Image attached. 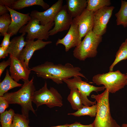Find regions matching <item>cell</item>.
<instances>
[{"label": "cell", "instance_id": "20", "mask_svg": "<svg viewBox=\"0 0 127 127\" xmlns=\"http://www.w3.org/2000/svg\"><path fill=\"white\" fill-rule=\"evenodd\" d=\"M35 5L41 6L47 10L49 6L43 0H17L15 2L11 8L14 10H20L24 8Z\"/></svg>", "mask_w": 127, "mask_h": 127}, {"label": "cell", "instance_id": "5", "mask_svg": "<svg viewBox=\"0 0 127 127\" xmlns=\"http://www.w3.org/2000/svg\"><path fill=\"white\" fill-rule=\"evenodd\" d=\"M92 80L97 85H103L106 89L111 93H115L127 85L126 74L118 70L95 75L93 77Z\"/></svg>", "mask_w": 127, "mask_h": 127}, {"label": "cell", "instance_id": "1", "mask_svg": "<svg viewBox=\"0 0 127 127\" xmlns=\"http://www.w3.org/2000/svg\"><path fill=\"white\" fill-rule=\"evenodd\" d=\"M37 76L44 79H50L57 84L63 83L64 79L79 76L86 79L85 76L80 72L81 68L74 67L70 63L64 65L55 64L50 62L46 61L40 65L30 68Z\"/></svg>", "mask_w": 127, "mask_h": 127}, {"label": "cell", "instance_id": "4", "mask_svg": "<svg viewBox=\"0 0 127 127\" xmlns=\"http://www.w3.org/2000/svg\"><path fill=\"white\" fill-rule=\"evenodd\" d=\"M102 40V36L96 35L92 30L89 32L74 49L73 56L81 61L95 57L97 54L98 47Z\"/></svg>", "mask_w": 127, "mask_h": 127}, {"label": "cell", "instance_id": "23", "mask_svg": "<svg viewBox=\"0 0 127 127\" xmlns=\"http://www.w3.org/2000/svg\"><path fill=\"white\" fill-rule=\"evenodd\" d=\"M97 110V105L96 104L91 106L84 105L81 108L78 110L76 112L68 113L67 114L77 117L88 115L91 117H94L96 116Z\"/></svg>", "mask_w": 127, "mask_h": 127}, {"label": "cell", "instance_id": "28", "mask_svg": "<svg viewBox=\"0 0 127 127\" xmlns=\"http://www.w3.org/2000/svg\"><path fill=\"white\" fill-rule=\"evenodd\" d=\"M29 119L23 115L15 114L12 127H29Z\"/></svg>", "mask_w": 127, "mask_h": 127}, {"label": "cell", "instance_id": "13", "mask_svg": "<svg viewBox=\"0 0 127 127\" xmlns=\"http://www.w3.org/2000/svg\"><path fill=\"white\" fill-rule=\"evenodd\" d=\"M73 20V18L67 12L66 5H64L54 19V26L49 32V36H52L58 32L68 30L69 29Z\"/></svg>", "mask_w": 127, "mask_h": 127}, {"label": "cell", "instance_id": "9", "mask_svg": "<svg viewBox=\"0 0 127 127\" xmlns=\"http://www.w3.org/2000/svg\"><path fill=\"white\" fill-rule=\"evenodd\" d=\"M115 8L113 6H105L94 12L93 31L102 36L106 32L107 24Z\"/></svg>", "mask_w": 127, "mask_h": 127}, {"label": "cell", "instance_id": "12", "mask_svg": "<svg viewBox=\"0 0 127 127\" xmlns=\"http://www.w3.org/2000/svg\"><path fill=\"white\" fill-rule=\"evenodd\" d=\"M27 43L21 52L18 59L24 62L27 68L29 69V60L34 52L36 51L42 49L46 45L52 42L49 41H44L43 40H26Z\"/></svg>", "mask_w": 127, "mask_h": 127}, {"label": "cell", "instance_id": "37", "mask_svg": "<svg viewBox=\"0 0 127 127\" xmlns=\"http://www.w3.org/2000/svg\"><path fill=\"white\" fill-rule=\"evenodd\" d=\"M121 127H127V124H123L122 125Z\"/></svg>", "mask_w": 127, "mask_h": 127}, {"label": "cell", "instance_id": "38", "mask_svg": "<svg viewBox=\"0 0 127 127\" xmlns=\"http://www.w3.org/2000/svg\"><path fill=\"white\" fill-rule=\"evenodd\" d=\"M125 42H126V43H127V39H126Z\"/></svg>", "mask_w": 127, "mask_h": 127}, {"label": "cell", "instance_id": "35", "mask_svg": "<svg viewBox=\"0 0 127 127\" xmlns=\"http://www.w3.org/2000/svg\"><path fill=\"white\" fill-rule=\"evenodd\" d=\"M9 11L6 7L4 5L0 4V16L8 13Z\"/></svg>", "mask_w": 127, "mask_h": 127}, {"label": "cell", "instance_id": "18", "mask_svg": "<svg viewBox=\"0 0 127 127\" xmlns=\"http://www.w3.org/2000/svg\"><path fill=\"white\" fill-rule=\"evenodd\" d=\"M66 2L67 12L73 19L80 15L87 5L86 0H67Z\"/></svg>", "mask_w": 127, "mask_h": 127}, {"label": "cell", "instance_id": "10", "mask_svg": "<svg viewBox=\"0 0 127 127\" xmlns=\"http://www.w3.org/2000/svg\"><path fill=\"white\" fill-rule=\"evenodd\" d=\"M63 0H58L50 8L43 12L36 10L32 11L30 14L32 18L39 20L41 25H44L51 22H54V19L62 7Z\"/></svg>", "mask_w": 127, "mask_h": 127}, {"label": "cell", "instance_id": "34", "mask_svg": "<svg viewBox=\"0 0 127 127\" xmlns=\"http://www.w3.org/2000/svg\"><path fill=\"white\" fill-rule=\"evenodd\" d=\"M9 53L6 49L2 47H0V59H3L8 56Z\"/></svg>", "mask_w": 127, "mask_h": 127}, {"label": "cell", "instance_id": "24", "mask_svg": "<svg viewBox=\"0 0 127 127\" xmlns=\"http://www.w3.org/2000/svg\"><path fill=\"white\" fill-rule=\"evenodd\" d=\"M115 58L110 66L109 71H113V68L116 64L122 60L127 59V43L123 42L116 53Z\"/></svg>", "mask_w": 127, "mask_h": 127}, {"label": "cell", "instance_id": "15", "mask_svg": "<svg viewBox=\"0 0 127 127\" xmlns=\"http://www.w3.org/2000/svg\"><path fill=\"white\" fill-rule=\"evenodd\" d=\"M94 13L86 9L79 16L73 19V21L78 26L81 37H85L89 31L92 30L94 25Z\"/></svg>", "mask_w": 127, "mask_h": 127}, {"label": "cell", "instance_id": "14", "mask_svg": "<svg viewBox=\"0 0 127 127\" xmlns=\"http://www.w3.org/2000/svg\"><path fill=\"white\" fill-rule=\"evenodd\" d=\"M81 39L78 25L73 21L66 35L62 39H59L56 45H57L59 44L63 45L65 47V51L67 52L72 48L79 45L82 41Z\"/></svg>", "mask_w": 127, "mask_h": 127}, {"label": "cell", "instance_id": "19", "mask_svg": "<svg viewBox=\"0 0 127 127\" xmlns=\"http://www.w3.org/2000/svg\"><path fill=\"white\" fill-rule=\"evenodd\" d=\"M22 85L13 79L9 75L8 70L7 69L4 78L0 83V96H3L9 90L16 87L22 86Z\"/></svg>", "mask_w": 127, "mask_h": 127}, {"label": "cell", "instance_id": "31", "mask_svg": "<svg viewBox=\"0 0 127 127\" xmlns=\"http://www.w3.org/2000/svg\"><path fill=\"white\" fill-rule=\"evenodd\" d=\"M11 62L9 58L6 61L4 60L0 63V77L6 68L10 65Z\"/></svg>", "mask_w": 127, "mask_h": 127}, {"label": "cell", "instance_id": "2", "mask_svg": "<svg viewBox=\"0 0 127 127\" xmlns=\"http://www.w3.org/2000/svg\"><path fill=\"white\" fill-rule=\"evenodd\" d=\"M34 79L33 76L30 80H23L24 83L19 90L6 93L3 96L9 104H17L20 105L22 114L28 118L30 111L36 115L35 110L32 105L33 95L36 91L34 84Z\"/></svg>", "mask_w": 127, "mask_h": 127}, {"label": "cell", "instance_id": "22", "mask_svg": "<svg viewBox=\"0 0 127 127\" xmlns=\"http://www.w3.org/2000/svg\"><path fill=\"white\" fill-rule=\"evenodd\" d=\"M115 16L117 25H122L124 28L127 27V1L121 0V7Z\"/></svg>", "mask_w": 127, "mask_h": 127}, {"label": "cell", "instance_id": "29", "mask_svg": "<svg viewBox=\"0 0 127 127\" xmlns=\"http://www.w3.org/2000/svg\"><path fill=\"white\" fill-rule=\"evenodd\" d=\"M9 103L7 100L3 96H0V114L3 113L6 109L9 107Z\"/></svg>", "mask_w": 127, "mask_h": 127}, {"label": "cell", "instance_id": "25", "mask_svg": "<svg viewBox=\"0 0 127 127\" xmlns=\"http://www.w3.org/2000/svg\"><path fill=\"white\" fill-rule=\"evenodd\" d=\"M86 9L94 12L105 6L111 4L110 0H87Z\"/></svg>", "mask_w": 127, "mask_h": 127}, {"label": "cell", "instance_id": "33", "mask_svg": "<svg viewBox=\"0 0 127 127\" xmlns=\"http://www.w3.org/2000/svg\"><path fill=\"white\" fill-rule=\"evenodd\" d=\"M68 127H93V126L92 123L88 125H83L79 122H75L70 124Z\"/></svg>", "mask_w": 127, "mask_h": 127}, {"label": "cell", "instance_id": "8", "mask_svg": "<svg viewBox=\"0 0 127 127\" xmlns=\"http://www.w3.org/2000/svg\"><path fill=\"white\" fill-rule=\"evenodd\" d=\"M40 22L37 19L31 17L26 25L19 30L20 33H26L27 39L47 40L49 37L48 32L54 25V22H51L44 25H40Z\"/></svg>", "mask_w": 127, "mask_h": 127}, {"label": "cell", "instance_id": "30", "mask_svg": "<svg viewBox=\"0 0 127 127\" xmlns=\"http://www.w3.org/2000/svg\"><path fill=\"white\" fill-rule=\"evenodd\" d=\"M11 37V35L10 33L8 32L5 33L0 45V47L7 50L10 43V39Z\"/></svg>", "mask_w": 127, "mask_h": 127}, {"label": "cell", "instance_id": "7", "mask_svg": "<svg viewBox=\"0 0 127 127\" xmlns=\"http://www.w3.org/2000/svg\"><path fill=\"white\" fill-rule=\"evenodd\" d=\"M63 81L66 83L70 89L73 87L77 89L80 95L83 104L87 106L96 104L95 100L92 102L87 98V96H89L91 92L95 91L97 92L103 91L105 88L104 86L96 87L91 85L83 81L80 76H74L72 79H64Z\"/></svg>", "mask_w": 127, "mask_h": 127}, {"label": "cell", "instance_id": "3", "mask_svg": "<svg viewBox=\"0 0 127 127\" xmlns=\"http://www.w3.org/2000/svg\"><path fill=\"white\" fill-rule=\"evenodd\" d=\"M109 92L107 89L102 93L92 95V98L96 102L97 110L93 127H121L114 119L110 112L109 102Z\"/></svg>", "mask_w": 127, "mask_h": 127}, {"label": "cell", "instance_id": "32", "mask_svg": "<svg viewBox=\"0 0 127 127\" xmlns=\"http://www.w3.org/2000/svg\"><path fill=\"white\" fill-rule=\"evenodd\" d=\"M16 0H0V4L7 6L11 8Z\"/></svg>", "mask_w": 127, "mask_h": 127}, {"label": "cell", "instance_id": "36", "mask_svg": "<svg viewBox=\"0 0 127 127\" xmlns=\"http://www.w3.org/2000/svg\"><path fill=\"white\" fill-rule=\"evenodd\" d=\"M70 124H66L64 125H60L59 126H56L52 127H68L69 125ZM29 127H32L29 126Z\"/></svg>", "mask_w": 127, "mask_h": 127}, {"label": "cell", "instance_id": "17", "mask_svg": "<svg viewBox=\"0 0 127 127\" xmlns=\"http://www.w3.org/2000/svg\"><path fill=\"white\" fill-rule=\"evenodd\" d=\"M26 33L14 37L10 41L7 50L10 56L18 59L19 55L25 47L27 42L24 40Z\"/></svg>", "mask_w": 127, "mask_h": 127}, {"label": "cell", "instance_id": "16", "mask_svg": "<svg viewBox=\"0 0 127 127\" xmlns=\"http://www.w3.org/2000/svg\"><path fill=\"white\" fill-rule=\"evenodd\" d=\"M6 6L9 11L12 19L8 33L11 34L12 36L16 35L20 29L28 23L31 17L29 13L23 14Z\"/></svg>", "mask_w": 127, "mask_h": 127}, {"label": "cell", "instance_id": "26", "mask_svg": "<svg viewBox=\"0 0 127 127\" xmlns=\"http://www.w3.org/2000/svg\"><path fill=\"white\" fill-rule=\"evenodd\" d=\"M15 114L14 110L11 108L1 114V127H12L13 118Z\"/></svg>", "mask_w": 127, "mask_h": 127}, {"label": "cell", "instance_id": "21", "mask_svg": "<svg viewBox=\"0 0 127 127\" xmlns=\"http://www.w3.org/2000/svg\"><path fill=\"white\" fill-rule=\"evenodd\" d=\"M70 90V93L67 97V99L73 109L79 110L83 105L79 92L77 89L75 87L72 88Z\"/></svg>", "mask_w": 127, "mask_h": 127}, {"label": "cell", "instance_id": "11", "mask_svg": "<svg viewBox=\"0 0 127 127\" xmlns=\"http://www.w3.org/2000/svg\"><path fill=\"white\" fill-rule=\"evenodd\" d=\"M9 58L11 62L9 71L12 78L17 82L21 79L29 80L31 71L27 68L24 62L10 55Z\"/></svg>", "mask_w": 127, "mask_h": 127}, {"label": "cell", "instance_id": "39", "mask_svg": "<svg viewBox=\"0 0 127 127\" xmlns=\"http://www.w3.org/2000/svg\"><path fill=\"white\" fill-rule=\"evenodd\" d=\"M126 76L127 77V72L126 73Z\"/></svg>", "mask_w": 127, "mask_h": 127}, {"label": "cell", "instance_id": "6", "mask_svg": "<svg viewBox=\"0 0 127 127\" xmlns=\"http://www.w3.org/2000/svg\"><path fill=\"white\" fill-rule=\"evenodd\" d=\"M62 99V96L56 89L52 87L48 89L46 81L43 87L34 92L32 102L36 105L37 109L44 104L51 108L61 107L63 105Z\"/></svg>", "mask_w": 127, "mask_h": 127}, {"label": "cell", "instance_id": "27", "mask_svg": "<svg viewBox=\"0 0 127 127\" xmlns=\"http://www.w3.org/2000/svg\"><path fill=\"white\" fill-rule=\"evenodd\" d=\"M11 21V16L8 13L0 16V36H4L5 33L8 32Z\"/></svg>", "mask_w": 127, "mask_h": 127}]
</instances>
